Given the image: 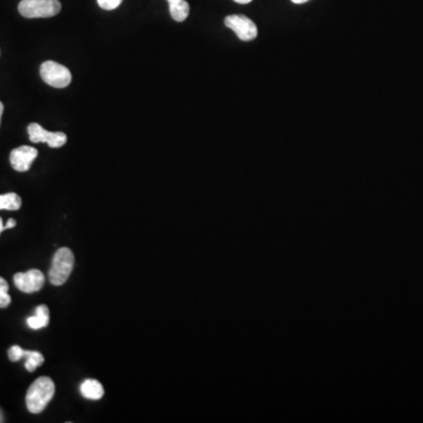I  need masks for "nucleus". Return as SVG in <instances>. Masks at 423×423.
Masks as SVG:
<instances>
[{
    "label": "nucleus",
    "instance_id": "1",
    "mask_svg": "<svg viewBox=\"0 0 423 423\" xmlns=\"http://www.w3.org/2000/svg\"><path fill=\"white\" fill-rule=\"evenodd\" d=\"M56 393V386L52 379L41 377L37 379L26 394V405L30 412L39 414L46 408Z\"/></svg>",
    "mask_w": 423,
    "mask_h": 423
},
{
    "label": "nucleus",
    "instance_id": "2",
    "mask_svg": "<svg viewBox=\"0 0 423 423\" xmlns=\"http://www.w3.org/2000/svg\"><path fill=\"white\" fill-rule=\"evenodd\" d=\"M73 267H74L73 252L67 247L59 248L54 254L50 273H48L51 284L53 286L64 285L71 275Z\"/></svg>",
    "mask_w": 423,
    "mask_h": 423
},
{
    "label": "nucleus",
    "instance_id": "3",
    "mask_svg": "<svg viewBox=\"0 0 423 423\" xmlns=\"http://www.w3.org/2000/svg\"><path fill=\"white\" fill-rule=\"evenodd\" d=\"M18 10L25 18H51L60 12L61 4L59 0H22Z\"/></svg>",
    "mask_w": 423,
    "mask_h": 423
},
{
    "label": "nucleus",
    "instance_id": "4",
    "mask_svg": "<svg viewBox=\"0 0 423 423\" xmlns=\"http://www.w3.org/2000/svg\"><path fill=\"white\" fill-rule=\"evenodd\" d=\"M41 79L56 89H65L72 82V74L66 66L56 61L47 60L40 66Z\"/></svg>",
    "mask_w": 423,
    "mask_h": 423
},
{
    "label": "nucleus",
    "instance_id": "5",
    "mask_svg": "<svg viewBox=\"0 0 423 423\" xmlns=\"http://www.w3.org/2000/svg\"><path fill=\"white\" fill-rule=\"evenodd\" d=\"M225 25L232 30L242 41H251L258 37V27L246 15H232L225 19Z\"/></svg>",
    "mask_w": 423,
    "mask_h": 423
},
{
    "label": "nucleus",
    "instance_id": "6",
    "mask_svg": "<svg viewBox=\"0 0 423 423\" xmlns=\"http://www.w3.org/2000/svg\"><path fill=\"white\" fill-rule=\"evenodd\" d=\"M29 132L30 140L38 144V143H45L52 148H59L64 146L67 141V136L63 132H50L47 129H44L39 124L32 122L27 127Z\"/></svg>",
    "mask_w": 423,
    "mask_h": 423
},
{
    "label": "nucleus",
    "instance_id": "7",
    "mask_svg": "<svg viewBox=\"0 0 423 423\" xmlns=\"http://www.w3.org/2000/svg\"><path fill=\"white\" fill-rule=\"evenodd\" d=\"M13 281L19 291L31 294L43 288L45 284V276L39 269H30L25 273H17L13 278Z\"/></svg>",
    "mask_w": 423,
    "mask_h": 423
},
{
    "label": "nucleus",
    "instance_id": "8",
    "mask_svg": "<svg viewBox=\"0 0 423 423\" xmlns=\"http://www.w3.org/2000/svg\"><path fill=\"white\" fill-rule=\"evenodd\" d=\"M38 157V151L32 146L15 148L10 155V162L17 172H27Z\"/></svg>",
    "mask_w": 423,
    "mask_h": 423
},
{
    "label": "nucleus",
    "instance_id": "9",
    "mask_svg": "<svg viewBox=\"0 0 423 423\" xmlns=\"http://www.w3.org/2000/svg\"><path fill=\"white\" fill-rule=\"evenodd\" d=\"M80 393L89 400H100L104 396V387L98 380L89 379L80 384Z\"/></svg>",
    "mask_w": 423,
    "mask_h": 423
},
{
    "label": "nucleus",
    "instance_id": "10",
    "mask_svg": "<svg viewBox=\"0 0 423 423\" xmlns=\"http://www.w3.org/2000/svg\"><path fill=\"white\" fill-rule=\"evenodd\" d=\"M50 323V311L46 305H40L37 307L36 315L30 316L27 325L32 330H41Z\"/></svg>",
    "mask_w": 423,
    "mask_h": 423
},
{
    "label": "nucleus",
    "instance_id": "11",
    "mask_svg": "<svg viewBox=\"0 0 423 423\" xmlns=\"http://www.w3.org/2000/svg\"><path fill=\"white\" fill-rule=\"evenodd\" d=\"M169 4V13L172 18L178 22L186 20L190 15V4L186 0H167Z\"/></svg>",
    "mask_w": 423,
    "mask_h": 423
},
{
    "label": "nucleus",
    "instance_id": "12",
    "mask_svg": "<svg viewBox=\"0 0 423 423\" xmlns=\"http://www.w3.org/2000/svg\"><path fill=\"white\" fill-rule=\"evenodd\" d=\"M22 207V197L17 193H6L0 195V209L18 211Z\"/></svg>",
    "mask_w": 423,
    "mask_h": 423
},
{
    "label": "nucleus",
    "instance_id": "13",
    "mask_svg": "<svg viewBox=\"0 0 423 423\" xmlns=\"http://www.w3.org/2000/svg\"><path fill=\"white\" fill-rule=\"evenodd\" d=\"M24 358H26L25 368L29 372H34L45 361L39 351H25Z\"/></svg>",
    "mask_w": 423,
    "mask_h": 423
},
{
    "label": "nucleus",
    "instance_id": "14",
    "mask_svg": "<svg viewBox=\"0 0 423 423\" xmlns=\"http://www.w3.org/2000/svg\"><path fill=\"white\" fill-rule=\"evenodd\" d=\"M11 304V297L8 294V281L0 276V308H6Z\"/></svg>",
    "mask_w": 423,
    "mask_h": 423
},
{
    "label": "nucleus",
    "instance_id": "15",
    "mask_svg": "<svg viewBox=\"0 0 423 423\" xmlns=\"http://www.w3.org/2000/svg\"><path fill=\"white\" fill-rule=\"evenodd\" d=\"M97 1L98 5H99L103 10H106V11L115 10V8H119L122 3V0H97Z\"/></svg>",
    "mask_w": 423,
    "mask_h": 423
},
{
    "label": "nucleus",
    "instance_id": "16",
    "mask_svg": "<svg viewBox=\"0 0 423 423\" xmlns=\"http://www.w3.org/2000/svg\"><path fill=\"white\" fill-rule=\"evenodd\" d=\"M24 354H25V351H24L22 347H19V346H12V347L8 349V358H10V360L13 361V363L22 360V358H24Z\"/></svg>",
    "mask_w": 423,
    "mask_h": 423
},
{
    "label": "nucleus",
    "instance_id": "17",
    "mask_svg": "<svg viewBox=\"0 0 423 423\" xmlns=\"http://www.w3.org/2000/svg\"><path fill=\"white\" fill-rule=\"evenodd\" d=\"M15 226H17V221L15 219H8V223L5 225V230H10V228H13Z\"/></svg>",
    "mask_w": 423,
    "mask_h": 423
},
{
    "label": "nucleus",
    "instance_id": "18",
    "mask_svg": "<svg viewBox=\"0 0 423 423\" xmlns=\"http://www.w3.org/2000/svg\"><path fill=\"white\" fill-rule=\"evenodd\" d=\"M3 113H4V105H3V103L0 101V124H1V117H3Z\"/></svg>",
    "mask_w": 423,
    "mask_h": 423
},
{
    "label": "nucleus",
    "instance_id": "19",
    "mask_svg": "<svg viewBox=\"0 0 423 423\" xmlns=\"http://www.w3.org/2000/svg\"><path fill=\"white\" fill-rule=\"evenodd\" d=\"M309 0H292V3H294V4H305Z\"/></svg>",
    "mask_w": 423,
    "mask_h": 423
},
{
    "label": "nucleus",
    "instance_id": "20",
    "mask_svg": "<svg viewBox=\"0 0 423 423\" xmlns=\"http://www.w3.org/2000/svg\"><path fill=\"white\" fill-rule=\"evenodd\" d=\"M234 1L237 4H248V3H251L252 0H234Z\"/></svg>",
    "mask_w": 423,
    "mask_h": 423
},
{
    "label": "nucleus",
    "instance_id": "21",
    "mask_svg": "<svg viewBox=\"0 0 423 423\" xmlns=\"http://www.w3.org/2000/svg\"><path fill=\"white\" fill-rule=\"evenodd\" d=\"M3 230H5V225L4 223H3V219L0 218V234H1V232H3Z\"/></svg>",
    "mask_w": 423,
    "mask_h": 423
},
{
    "label": "nucleus",
    "instance_id": "22",
    "mask_svg": "<svg viewBox=\"0 0 423 423\" xmlns=\"http://www.w3.org/2000/svg\"><path fill=\"white\" fill-rule=\"evenodd\" d=\"M0 421H1V419H0Z\"/></svg>",
    "mask_w": 423,
    "mask_h": 423
}]
</instances>
